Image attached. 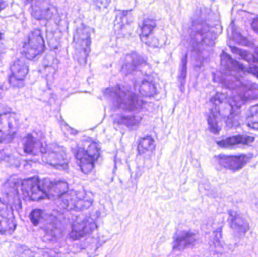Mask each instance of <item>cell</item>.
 Listing matches in <instances>:
<instances>
[{
    "label": "cell",
    "instance_id": "obj_23",
    "mask_svg": "<svg viewBox=\"0 0 258 257\" xmlns=\"http://www.w3.org/2000/svg\"><path fill=\"white\" fill-rule=\"evenodd\" d=\"M51 0H33L31 5V13L36 20L48 18L52 9Z\"/></svg>",
    "mask_w": 258,
    "mask_h": 257
},
{
    "label": "cell",
    "instance_id": "obj_43",
    "mask_svg": "<svg viewBox=\"0 0 258 257\" xmlns=\"http://www.w3.org/2000/svg\"><path fill=\"white\" fill-rule=\"evenodd\" d=\"M6 3L5 0H0V12L6 8Z\"/></svg>",
    "mask_w": 258,
    "mask_h": 257
},
{
    "label": "cell",
    "instance_id": "obj_45",
    "mask_svg": "<svg viewBox=\"0 0 258 257\" xmlns=\"http://www.w3.org/2000/svg\"><path fill=\"white\" fill-rule=\"evenodd\" d=\"M33 1V0H23V2H24L25 4H30V3H32Z\"/></svg>",
    "mask_w": 258,
    "mask_h": 257
},
{
    "label": "cell",
    "instance_id": "obj_1",
    "mask_svg": "<svg viewBox=\"0 0 258 257\" xmlns=\"http://www.w3.org/2000/svg\"><path fill=\"white\" fill-rule=\"evenodd\" d=\"M222 27L212 9L203 8L194 14L189 28V39L194 66L200 67L209 58Z\"/></svg>",
    "mask_w": 258,
    "mask_h": 257
},
{
    "label": "cell",
    "instance_id": "obj_19",
    "mask_svg": "<svg viewBox=\"0 0 258 257\" xmlns=\"http://www.w3.org/2000/svg\"><path fill=\"white\" fill-rule=\"evenodd\" d=\"M41 184L48 198L60 199L68 191V184L64 181L44 179L41 181Z\"/></svg>",
    "mask_w": 258,
    "mask_h": 257
},
{
    "label": "cell",
    "instance_id": "obj_44",
    "mask_svg": "<svg viewBox=\"0 0 258 257\" xmlns=\"http://www.w3.org/2000/svg\"><path fill=\"white\" fill-rule=\"evenodd\" d=\"M254 58H255V63H258V48L255 49V51L254 53Z\"/></svg>",
    "mask_w": 258,
    "mask_h": 257
},
{
    "label": "cell",
    "instance_id": "obj_35",
    "mask_svg": "<svg viewBox=\"0 0 258 257\" xmlns=\"http://www.w3.org/2000/svg\"><path fill=\"white\" fill-rule=\"evenodd\" d=\"M231 39L235 42V43L238 44V45H243V46L250 47L252 48L254 46V43L248 38L244 36L242 33H239L237 30L233 29L231 31Z\"/></svg>",
    "mask_w": 258,
    "mask_h": 257
},
{
    "label": "cell",
    "instance_id": "obj_3",
    "mask_svg": "<svg viewBox=\"0 0 258 257\" xmlns=\"http://www.w3.org/2000/svg\"><path fill=\"white\" fill-rule=\"evenodd\" d=\"M104 94L112 106L119 110L136 111L144 106V101L137 94L122 86L108 88Z\"/></svg>",
    "mask_w": 258,
    "mask_h": 257
},
{
    "label": "cell",
    "instance_id": "obj_6",
    "mask_svg": "<svg viewBox=\"0 0 258 257\" xmlns=\"http://www.w3.org/2000/svg\"><path fill=\"white\" fill-rule=\"evenodd\" d=\"M62 36L63 32L60 15L55 8H52L46 22L47 42L51 50H57L60 47Z\"/></svg>",
    "mask_w": 258,
    "mask_h": 257
},
{
    "label": "cell",
    "instance_id": "obj_17",
    "mask_svg": "<svg viewBox=\"0 0 258 257\" xmlns=\"http://www.w3.org/2000/svg\"><path fill=\"white\" fill-rule=\"evenodd\" d=\"M96 228V223L92 219L86 218L74 222L71 227L70 237L73 240H79L92 233Z\"/></svg>",
    "mask_w": 258,
    "mask_h": 257
},
{
    "label": "cell",
    "instance_id": "obj_29",
    "mask_svg": "<svg viewBox=\"0 0 258 257\" xmlns=\"http://www.w3.org/2000/svg\"><path fill=\"white\" fill-rule=\"evenodd\" d=\"M196 240V235L192 232H188L180 234L174 240V249L181 251L192 246L195 243Z\"/></svg>",
    "mask_w": 258,
    "mask_h": 257
},
{
    "label": "cell",
    "instance_id": "obj_12",
    "mask_svg": "<svg viewBox=\"0 0 258 257\" xmlns=\"http://www.w3.org/2000/svg\"><path fill=\"white\" fill-rule=\"evenodd\" d=\"M16 226L12 205L0 200V233L4 235L12 234L16 229Z\"/></svg>",
    "mask_w": 258,
    "mask_h": 257
},
{
    "label": "cell",
    "instance_id": "obj_46",
    "mask_svg": "<svg viewBox=\"0 0 258 257\" xmlns=\"http://www.w3.org/2000/svg\"><path fill=\"white\" fill-rule=\"evenodd\" d=\"M2 38H3V34H2L1 32H0V41H1Z\"/></svg>",
    "mask_w": 258,
    "mask_h": 257
},
{
    "label": "cell",
    "instance_id": "obj_32",
    "mask_svg": "<svg viewBox=\"0 0 258 257\" xmlns=\"http://www.w3.org/2000/svg\"><path fill=\"white\" fill-rule=\"evenodd\" d=\"M155 149V141L151 137H145L140 140L138 150L140 155H144L147 152H152Z\"/></svg>",
    "mask_w": 258,
    "mask_h": 257
},
{
    "label": "cell",
    "instance_id": "obj_26",
    "mask_svg": "<svg viewBox=\"0 0 258 257\" xmlns=\"http://www.w3.org/2000/svg\"><path fill=\"white\" fill-rule=\"evenodd\" d=\"M58 66V60L55 54L49 52L45 55L40 65V72L45 77L52 76L54 75Z\"/></svg>",
    "mask_w": 258,
    "mask_h": 257
},
{
    "label": "cell",
    "instance_id": "obj_4",
    "mask_svg": "<svg viewBox=\"0 0 258 257\" xmlns=\"http://www.w3.org/2000/svg\"><path fill=\"white\" fill-rule=\"evenodd\" d=\"M91 29L86 25H81L74 32V45L75 58L80 66H86L91 50Z\"/></svg>",
    "mask_w": 258,
    "mask_h": 257
},
{
    "label": "cell",
    "instance_id": "obj_27",
    "mask_svg": "<svg viewBox=\"0 0 258 257\" xmlns=\"http://www.w3.org/2000/svg\"><path fill=\"white\" fill-rule=\"evenodd\" d=\"M75 155L80 164V169L84 174H89L95 167V161L88 155L83 147L77 148L75 151Z\"/></svg>",
    "mask_w": 258,
    "mask_h": 257
},
{
    "label": "cell",
    "instance_id": "obj_36",
    "mask_svg": "<svg viewBox=\"0 0 258 257\" xmlns=\"http://www.w3.org/2000/svg\"><path fill=\"white\" fill-rule=\"evenodd\" d=\"M187 54H185L182 59L181 64H180V73L178 76L179 87L181 92L184 91L185 83H186V65H187Z\"/></svg>",
    "mask_w": 258,
    "mask_h": 257
},
{
    "label": "cell",
    "instance_id": "obj_28",
    "mask_svg": "<svg viewBox=\"0 0 258 257\" xmlns=\"http://www.w3.org/2000/svg\"><path fill=\"white\" fill-rule=\"evenodd\" d=\"M135 89L140 95L143 97L150 98L157 94L156 85L147 78L137 80L135 83Z\"/></svg>",
    "mask_w": 258,
    "mask_h": 257
},
{
    "label": "cell",
    "instance_id": "obj_2",
    "mask_svg": "<svg viewBox=\"0 0 258 257\" xmlns=\"http://www.w3.org/2000/svg\"><path fill=\"white\" fill-rule=\"evenodd\" d=\"M213 109L221 120L224 121L227 128L240 126L241 104L234 96L227 94L217 93L211 99Z\"/></svg>",
    "mask_w": 258,
    "mask_h": 257
},
{
    "label": "cell",
    "instance_id": "obj_22",
    "mask_svg": "<svg viewBox=\"0 0 258 257\" xmlns=\"http://www.w3.org/2000/svg\"><path fill=\"white\" fill-rule=\"evenodd\" d=\"M255 138L251 136L241 135L233 136V137H227L224 140H220L217 143L218 146L221 148H233L237 146H248L254 143Z\"/></svg>",
    "mask_w": 258,
    "mask_h": 257
},
{
    "label": "cell",
    "instance_id": "obj_39",
    "mask_svg": "<svg viewBox=\"0 0 258 257\" xmlns=\"http://www.w3.org/2000/svg\"><path fill=\"white\" fill-rule=\"evenodd\" d=\"M42 218H43V211L42 210L35 209L30 213V219L34 226L39 225Z\"/></svg>",
    "mask_w": 258,
    "mask_h": 257
},
{
    "label": "cell",
    "instance_id": "obj_31",
    "mask_svg": "<svg viewBox=\"0 0 258 257\" xmlns=\"http://www.w3.org/2000/svg\"><path fill=\"white\" fill-rule=\"evenodd\" d=\"M246 123L248 128L258 131V104L251 106L246 115Z\"/></svg>",
    "mask_w": 258,
    "mask_h": 257
},
{
    "label": "cell",
    "instance_id": "obj_34",
    "mask_svg": "<svg viewBox=\"0 0 258 257\" xmlns=\"http://www.w3.org/2000/svg\"><path fill=\"white\" fill-rule=\"evenodd\" d=\"M141 118L137 116H121L117 119V123L124 125L130 129H135L141 123Z\"/></svg>",
    "mask_w": 258,
    "mask_h": 257
},
{
    "label": "cell",
    "instance_id": "obj_30",
    "mask_svg": "<svg viewBox=\"0 0 258 257\" xmlns=\"http://www.w3.org/2000/svg\"><path fill=\"white\" fill-rule=\"evenodd\" d=\"M23 146L24 152L30 155H36L38 152L42 153L43 146H41L36 137L31 134H27L23 140Z\"/></svg>",
    "mask_w": 258,
    "mask_h": 257
},
{
    "label": "cell",
    "instance_id": "obj_15",
    "mask_svg": "<svg viewBox=\"0 0 258 257\" xmlns=\"http://www.w3.org/2000/svg\"><path fill=\"white\" fill-rule=\"evenodd\" d=\"M11 75L9 82L11 85L18 87L21 86L23 81L28 75L29 66L27 62L23 59L18 58L12 63L10 68Z\"/></svg>",
    "mask_w": 258,
    "mask_h": 257
},
{
    "label": "cell",
    "instance_id": "obj_14",
    "mask_svg": "<svg viewBox=\"0 0 258 257\" xmlns=\"http://www.w3.org/2000/svg\"><path fill=\"white\" fill-rule=\"evenodd\" d=\"M43 230L52 238H61L64 233V223L60 216L51 214L44 219Z\"/></svg>",
    "mask_w": 258,
    "mask_h": 257
},
{
    "label": "cell",
    "instance_id": "obj_5",
    "mask_svg": "<svg viewBox=\"0 0 258 257\" xmlns=\"http://www.w3.org/2000/svg\"><path fill=\"white\" fill-rule=\"evenodd\" d=\"M45 50V40L39 29H35L27 36L22 45L21 53L24 58L34 60L40 57Z\"/></svg>",
    "mask_w": 258,
    "mask_h": 257
},
{
    "label": "cell",
    "instance_id": "obj_40",
    "mask_svg": "<svg viewBox=\"0 0 258 257\" xmlns=\"http://www.w3.org/2000/svg\"><path fill=\"white\" fill-rule=\"evenodd\" d=\"M110 3V0H94V4L99 9L107 8Z\"/></svg>",
    "mask_w": 258,
    "mask_h": 257
},
{
    "label": "cell",
    "instance_id": "obj_7",
    "mask_svg": "<svg viewBox=\"0 0 258 257\" xmlns=\"http://www.w3.org/2000/svg\"><path fill=\"white\" fill-rule=\"evenodd\" d=\"M60 204L69 211H81L92 206V199L83 192L68 191L60 198Z\"/></svg>",
    "mask_w": 258,
    "mask_h": 257
},
{
    "label": "cell",
    "instance_id": "obj_8",
    "mask_svg": "<svg viewBox=\"0 0 258 257\" xmlns=\"http://www.w3.org/2000/svg\"><path fill=\"white\" fill-rule=\"evenodd\" d=\"M42 159L48 165L61 170L68 168L66 152L61 146L55 143L48 145L42 149Z\"/></svg>",
    "mask_w": 258,
    "mask_h": 257
},
{
    "label": "cell",
    "instance_id": "obj_18",
    "mask_svg": "<svg viewBox=\"0 0 258 257\" xmlns=\"http://www.w3.org/2000/svg\"><path fill=\"white\" fill-rule=\"evenodd\" d=\"M145 63L146 59L141 54L135 51L129 53L125 55L122 60L120 68L121 72L123 75H128L141 69V66Z\"/></svg>",
    "mask_w": 258,
    "mask_h": 257
},
{
    "label": "cell",
    "instance_id": "obj_21",
    "mask_svg": "<svg viewBox=\"0 0 258 257\" xmlns=\"http://www.w3.org/2000/svg\"><path fill=\"white\" fill-rule=\"evenodd\" d=\"M221 65L226 71L233 73H245L248 71V67L244 66L242 63L233 59L225 51L221 54Z\"/></svg>",
    "mask_w": 258,
    "mask_h": 257
},
{
    "label": "cell",
    "instance_id": "obj_11",
    "mask_svg": "<svg viewBox=\"0 0 258 257\" xmlns=\"http://www.w3.org/2000/svg\"><path fill=\"white\" fill-rule=\"evenodd\" d=\"M253 158L252 154L240 155H218L217 163L223 168L230 172H238L243 168Z\"/></svg>",
    "mask_w": 258,
    "mask_h": 257
},
{
    "label": "cell",
    "instance_id": "obj_20",
    "mask_svg": "<svg viewBox=\"0 0 258 257\" xmlns=\"http://www.w3.org/2000/svg\"><path fill=\"white\" fill-rule=\"evenodd\" d=\"M229 224L236 238H242L249 230L248 221L235 211L229 212Z\"/></svg>",
    "mask_w": 258,
    "mask_h": 257
},
{
    "label": "cell",
    "instance_id": "obj_38",
    "mask_svg": "<svg viewBox=\"0 0 258 257\" xmlns=\"http://www.w3.org/2000/svg\"><path fill=\"white\" fill-rule=\"evenodd\" d=\"M89 156H90L94 161H96L100 157V148L98 145L95 142H91L87 143L86 146L83 147Z\"/></svg>",
    "mask_w": 258,
    "mask_h": 257
},
{
    "label": "cell",
    "instance_id": "obj_13",
    "mask_svg": "<svg viewBox=\"0 0 258 257\" xmlns=\"http://www.w3.org/2000/svg\"><path fill=\"white\" fill-rule=\"evenodd\" d=\"M213 81L224 89L232 91H239L247 83L235 74L225 73L221 71L214 72Z\"/></svg>",
    "mask_w": 258,
    "mask_h": 257
},
{
    "label": "cell",
    "instance_id": "obj_37",
    "mask_svg": "<svg viewBox=\"0 0 258 257\" xmlns=\"http://www.w3.org/2000/svg\"><path fill=\"white\" fill-rule=\"evenodd\" d=\"M230 48L233 54H237L245 61L249 62V63H255L254 53L242 49V48H237V47L230 46Z\"/></svg>",
    "mask_w": 258,
    "mask_h": 257
},
{
    "label": "cell",
    "instance_id": "obj_9",
    "mask_svg": "<svg viewBox=\"0 0 258 257\" xmlns=\"http://www.w3.org/2000/svg\"><path fill=\"white\" fill-rule=\"evenodd\" d=\"M18 120L16 115L6 113L0 115V143H10L16 135Z\"/></svg>",
    "mask_w": 258,
    "mask_h": 257
},
{
    "label": "cell",
    "instance_id": "obj_42",
    "mask_svg": "<svg viewBox=\"0 0 258 257\" xmlns=\"http://www.w3.org/2000/svg\"><path fill=\"white\" fill-rule=\"evenodd\" d=\"M251 27L258 34V18H254L251 23Z\"/></svg>",
    "mask_w": 258,
    "mask_h": 257
},
{
    "label": "cell",
    "instance_id": "obj_24",
    "mask_svg": "<svg viewBox=\"0 0 258 257\" xmlns=\"http://www.w3.org/2000/svg\"><path fill=\"white\" fill-rule=\"evenodd\" d=\"M239 104H246L249 101L258 99V85L251 83H246L242 89L236 91V95L234 96Z\"/></svg>",
    "mask_w": 258,
    "mask_h": 257
},
{
    "label": "cell",
    "instance_id": "obj_10",
    "mask_svg": "<svg viewBox=\"0 0 258 257\" xmlns=\"http://www.w3.org/2000/svg\"><path fill=\"white\" fill-rule=\"evenodd\" d=\"M21 191L25 199L30 201H40L48 199L42 188L41 180L37 177L27 178L21 183Z\"/></svg>",
    "mask_w": 258,
    "mask_h": 257
},
{
    "label": "cell",
    "instance_id": "obj_25",
    "mask_svg": "<svg viewBox=\"0 0 258 257\" xmlns=\"http://www.w3.org/2000/svg\"><path fill=\"white\" fill-rule=\"evenodd\" d=\"M6 196L8 202L17 210L21 209V202L18 193V183L16 181H9L6 184Z\"/></svg>",
    "mask_w": 258,
    "mask_h": 257
},
{
    "label": "cell",
    "instance_id": "obj_16",
    "mask_svg": "<svg viewBox=\"0 0 258 257\" xmlns=\"http://www.w3.org/2000/svg\"><path fill=\"white\" fill-rule=\"evenodd\" d=\"M159 30L158 21L153 18H144L140 26V36L141 40L150 46H154L153 35Z\"/></svg>",
    "mask_w": 258,
    "mask_h": 257
},
{
    "label": "cell",
    "instance_id": "obj_33",
    "mask_svg": "<svg viewBox=\"0 0 258 257\" xmlns=\"http://www.w3.org/2000/svg\"><path fill=\"white\" fill-rule=\"evenodd\" d=\"M221 119L217 116L213 110H211L208 115V124H209V130L213 134H218L221 131Z\"/></svg>",
    "mask_w": 258,
    "mask_h": 257
},
{
    "label": "cell",
    "instance_id": "obj_41",
    "mask_svg": "<svg viewBox=\"0 0 258 257\" xmlns=\"http://www.w3.org/2000/svg\"><path fill=\"white\" fill-rule=\"evenodd\" d=\"M247 72L251 74V75H254V76H255L256 78H258V66H249V67H248V71H247Z\"/></svg>",
    "mask_w": 258,
    "mask_h": 257
}]
</instances>
